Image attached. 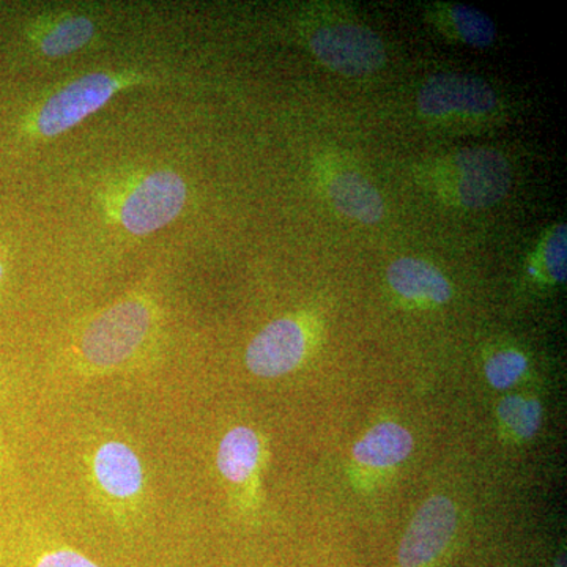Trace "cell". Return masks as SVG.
Wrapping results in <instances>:
<instances>
[{
	"mask_svg": "<svg viewBox=\"0 0 567 567\" xmlns=\"http://www.w3.org/2000/svg\"><path fill=\"white\" fill-rule=\"evenodd\" d=\"M156 323L158 309L147 295H132L107 306L78 336L74 368L89 377L128 369L151 342Z\"/></svg>",
	"mask_w": 567,
	"mask_h": 567,
	"instance_id": "cell-1",
	"label": "cell"
},
{
	"mask_svg": "<svg viewBox=\"0 0 567 567\" xmlns=\"http://www.w3.org/2000/svg\"><path fill=\"white\" fill-rule=\"evenodd\" d=\"M509 163L492 148H464L439 159L429 182L442 199L462 208H488L511 188Z\"/></svg>",
	"mask_w": 567,
	"mask_h": 567,
	"instance_id": "cell-2",
	"label": "cell"
},
{
	"mask_svg": "<svg viewBox=\"0 0 567 567\" xmlns=\"http://www.w3.org/2000/svg\"><path fill=\"white\" fill-rule=\"evenodd\" d=\"M417 111L425 121L443 126H475L498 112V96L481 78L440 73L417 93Z\"/></svg>",
	"mask_w": 567,
	"mask_h": 567,
	"instance_id": "cell-3",
	"label": "cell"
},
{
	"mask_svg": "<svg viewBox=\"0 0 567 567\" xmlns=\"http://www.w3.org/2000/svg\"><path fill=\"white\" fill-rule=\"evenodd\" d=\"M89 480L104 509L126 520L137 513L145 496L144 464L136 451L122 440H104L87 457Z\"/></svg>",
	"mask_w": 567,
	"mask_h": 567,
	"instance_id": "cell-4",
	"label": "cell"
},
{
	"mask_svg": "<svg viewBox=\"0 0 567 567\" xmlns=\"http://www.w3.org/2000/svg\"><path fill=\"white\" fill-rule=\"evenodd\" d=\"M320 323L311 315H292L267 324L249 342L246 368L260 379L292 374L312 353L319 341Z\"/></svg>",
	"mask_w": 567,
	"mask_h": 567,
	"instance_id": "cell-5",
	"label": "cell"
},
{
	"mask_svg": "<svg viewBox=\"0 0 567 567\" xmlns=\"http://www.w3.org/2000/svg\"><path fill=\"white\" fill-rule=\"evenodd\" d=\"M186 197L188 189L181 175L155 171L123 194L117 208L118 223L137 237L156 233L181 215Z\"/></svg>",
	"mask_w": 567,
	"mask_h": 567,
	"instance_id": "cell-6",
	"label": "cell"
},
{
	"mask_svg": "<svg viewBox=\"0 0 567 567\" xmlns=\"http://www.w3.org/2000/svg\"><path fill=\"white\" fill-rule=\"evenodd\" d=\"M309 48L327 69L344 76H368L386 62L382 39L372 29L354 22L320 25L309 35Z\"/></svg>",
	"mask_w": 567,
	"mask_h": 567,
	"instance_id": "cell-7",
	"label": "cell"
},
{
	"mask_svg": "<svg viewBox=\"0 0 567 567\" xmlns=\"http://www.w3.org/2000/svg\"><path fill=\"white\" fill-rule=\"evenodd\" d=\"M457 525V507L451 498L431 496L410 522L394 567H439L453 546Z\"/></svg>",
	"mask_w": 567,
	"mask_h": 567,
	"instance_id": "cell-8",
	"label": "cell"
},
{
	"mask_svg": "<svg viewBox=\"0 0 567 567\" xmlns=\"http://www.w3.org/2000/svg\"><path fill=\"white\" fill-rule=\"evenodd\" d=\"M267 445L264 436L248 425H235L219 442L216 466L230 498L241 511H256L260 503Z\"/></svg>",
	"mask_w": 567,
	"mask_h": 567,
	"instance_id": "cell-9",
	"label": "cell"
},
{
	"mask_svg": "<svg viewBox=\"0 0 567 567\" xmlns=\"http://www.w3.org/2000/svg\"><path fill=\"white\" fill-rule=\"evenodd\" d=\"M125 84L128 82L110 73H91L78 78L43 103L37 112V132L44 137L69 132L93 112L102 110Z\"/></svg>",
	"mask_w": 567,
	"mask_h": 567,
	"instance_id": "cell-10",
	"label": "cell"
},
{
	"mask_svg": "<svg viewBox=\"0 0 567 567\" xmlns=\"http://www.w3.org/2000/svg\"><path fill=\"white\" fill-rule=\"evenodd\" d=\"M413 435L404 425L385 421L369 429L353 446V465L358 475H383L404 464L413 453Z\"/></svg>",
	"mask_w": 567,
	"mask_h": 567,
	"instance_id": "cell-11",
	"label": "cell"
},
{
	"mask_svg": "<svg viewBox=\"0 0 567 567\" xmlns=\"http://www.w3.org/2000/svg\"><path fill=\"white\" fill-rule=\"evenodd\" d=\"M388 284L402 300L424 308L446 305L453 286L434 264L416 257H401L386 270Z\"/></svg>",
	"mask_w": 567,
	"mask_h": 567,
	"instance_id": "cell-12",
	"label": "cell"
},
{
	"mask_svg": "<svg viewBox=\"0 0 567 567\" xmlns=\"http://www.w3.org/2000/svg\"><path fill=\"white\" fill-rule=\"evenodd\" d=\"M328 199L347 218L363 224H377L385 216L382 194L363 174L336 167L323 175Z\"/></svg>",
	"mask_w": 567,
	"mask_h": 567,
	"instance_id": "cell-13",
	"label": "cell"
},
{
	"mask_svg": "<svg viewBox=\"0 0 567 567\" xmlns=\"http://www.w3.org/2000/svg\"><path fill=\"white\" fill-rule=\"evenodd\" d=\"M436 20L451 37L468 47L487 48L495 41L494 21L475 7L443 6L436 13Z\"/></svg>",
	"mask_w": 567,
	"mask_h": 567,
	"instance_id": "cell-14",
	"label": "cell"
},
{
	"mask_svg": "<svg viewBox=\"0 0 567 567\" xmlns=\"http://www.w3.org/2000/svg\"><path fill=\"white\" fill-rule=\"evenodd\" d=\"M498 421L503 429L518 442H527L537 434L543 421V406L535 398L522 394L506 395L498 404Z\"/></svg>",
	"mask_w": 567,
	"mask_h": 567,
	"instance_id": "cell-15",
	"label": "cell"
},
{
	"mask_svg": "<svg viewBox=\"0 0 567 567\" xmlns=\"http://www.w3.org/2000/svg\"><path fill=\"white\" fill-rule=\"evenodd\" d=\"M95 35V24L87 17H69L59 21L40 40V50L48 58H63L81 50Z\"/></svg>",
	"mask_w": 567,
	"mask_h": 567,
	"instance_id": "cell-16",
	"label": "cell"
},
{
	"mask_svg": "<svg viewBox=\"0 0 567 567\" xmlns=\"http://www.w3.org/2000/svg\"><path fill=\"white\" fill-rule=\"evenodd\" d=\"M536 274L548 282H566L567 226L557 224L540 241L536 252Z\"/></svg>",
	"mask_w": 567,
	"mask_h": 567,
	"instance_id": "cell-17",
	"label": "cell"
},
{
	"mask_svg": "<svg viewBox=\"0 0 567 567\" xmlns=\"http://www.w3.org/2000/svg\"><path fill=\"white\" fill-rule=\"evenodd\" d=\"M527 371L528 358L516 349L498 350L486 363V377L495 390H507L516 385Z\"/></svg>",
	"mask_w": 567,
	"mask_h": 567,
	"instance_id": "cell-18",
	"label": "cell"
},
{
	"mask_svg": "<svg viewBox=\"0 0 567 567\" xmlns=\"http://www.w3.org/2000/svg\"><path fill=\"white\" fill-rule=\"evenodd\" d=\"M33 567H103L76 548L54 547L43 551Z\"/></svg>",
	"mask_w": 567,
	"mask_h": 567,
	"instance_id": "cell-19",
	"label": "cell"
},
{
	"mask_svg": "<svg viewBox=\"0 0 567 567\" xmlns=\"http://www.w3.org/2000/svg\"><path fill=\"white\" fill-rule=\"evenodd\" d=\"M554 567H567V565H566V551H561V554L558 555L557 559H555V566Z\"/></svg>",
	"mask_w": 567,
	"mask_h": 567,
	"instance_id": "cell-20",
	"label": "cell"
},
{
	"mask_svg": "<svg viewBox=\"0 0 567 567\" xmlns=\"http://www.w3.org/2000/svg\"><path fill=\"white\" fill-rule=\"evenodd\" d=\"M3 274H6V271H3V265L0 262V281H2Z\"/></svg>",
	"mask_w": 567,
	"mask_h": 567,
	"instance_id": "cell-21",
	"label": "cell"
}]
</instances>
